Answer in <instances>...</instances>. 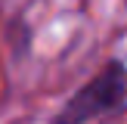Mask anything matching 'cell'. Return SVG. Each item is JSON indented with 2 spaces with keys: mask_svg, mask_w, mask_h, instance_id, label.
<instances>
[{
  "mask_svg": "<svg viewBox=\"0 0 127 124\" xmlns=\"http://www.w3.org/2000/svg\"><path fill=\"white\" fill-rule=\"evenodd\" d=\"M127 105V65L121 59H109L84 87L71 93L53 115V124H90L102 115Z\"/></svg>",
  "mask_w": 127,
  "mask_h": 124,
  "instance_id": "obj_1",
  "label": "cell"
}]
</instances>
